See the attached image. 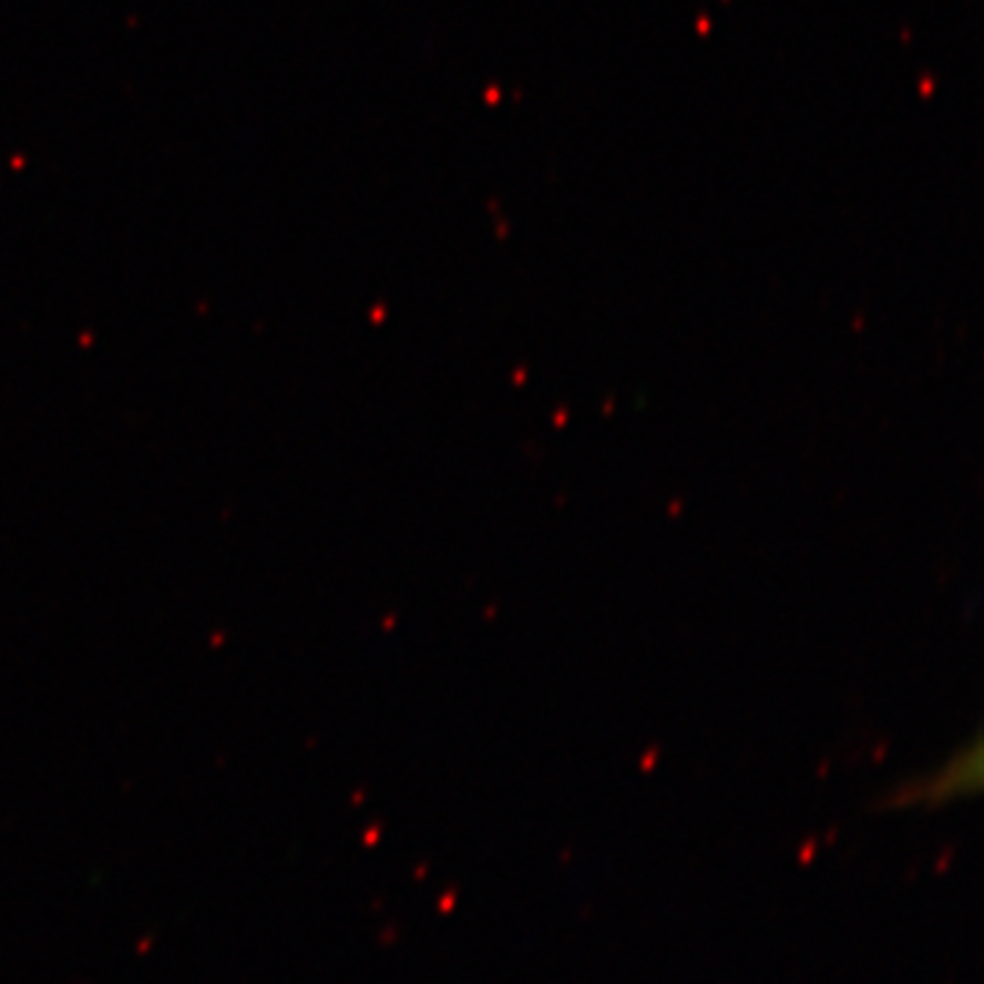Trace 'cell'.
Here are the masks:
<instances>
[{"label": "cell", "mask_w": 984, "mask_h": 984, "mask_svg": "<svg viewBox=\"0 0 984 984\" xmlns=\"http://www.w3.org/2000/svg\"><path fill=\"white\" fill-rule=\"evenodd\" d=\"M984 758H982V738L974 736L968 744L954 749L941 766L916 775L908 782H900L898 788L883 796V810H935L946 807L952 801L971 799L982 790L984 785Z\"/></svg>", "instance_id": "6da1fadb"}]
</instances>
